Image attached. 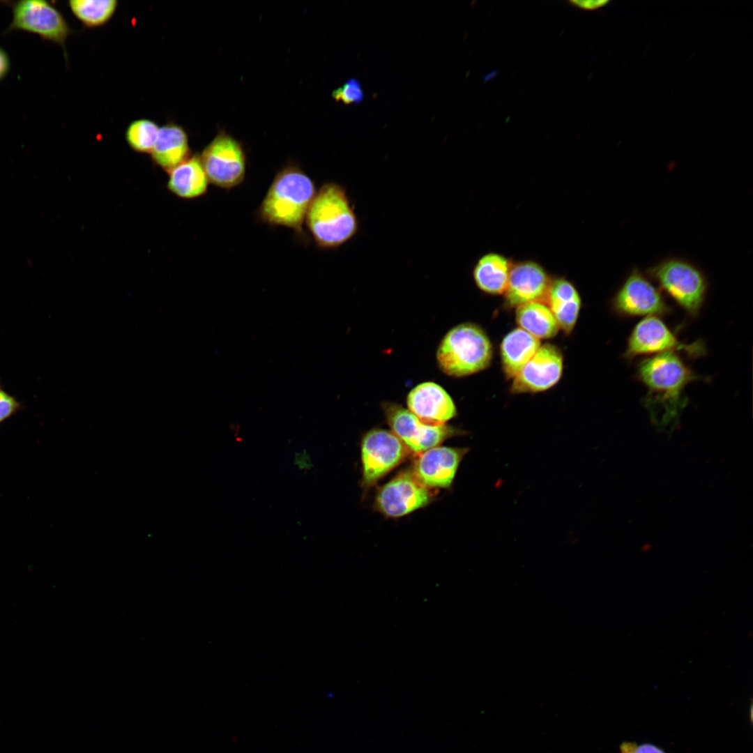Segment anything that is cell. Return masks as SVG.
Listing matches in <instances>:
<instances>
[{
    "label": "cell",
    "mask_w": 753,
    "mask_h": 753,
    "mask_svg": "<svg viewBox=\"0 0 753 753\" xmlns=\"http://www.w3.org/2000/svg\"><path fill=\"white\" fill-rule=\"evenodd\" d=\"M637 375L647 389L643 404L653 424L658 429L668 431L674 429L687 404L686 386L703 379L672 351L642 359L637 365Z\"/></svg>",
    "instance_id": "obj_1"
},
{
    "label": "cell",
    "mask_w": 753,
    "mask_h": 753,
    "mask_svg": "<svg viewBox=\"0 0 753 753\" xmlns=\"http://www.w3.org/2000/svg\"><path fill=\"white\" fill-rule=\"evenodd\" d=\"M316 192L314 181L299 167L289 165L275 176L259 208V218L301 233Z\"/></svg>",
    "instance_id": "obj_2"
},
{
    "label": "cell",
    "mask_w": 753,
    "mask_h": 753,
    "mask_svg": "<svg viewBox=\"0 0 753 753\" xmlns=\"http://www.w3.org/2000/svg\"><path fill=\"white\" fill-rule=\"evenodd\" d=\"M305 221L317 245L323 249L344 245L359 227L347 190L334 182L324 183L316 192Z\"/></svg>",
    "instance_id": "obj_3"
},
{
    "label": "cell",
    "mask_w": 753,
    "mask_h": 753,
    "mask_svg": "<svg viewBox=\"0 0 753 753\" xmlns=\"http://www.w3.org/2000/svg\"><path fill=\"white\" fill-rule=\"evenodd\" d=\"M492 358L489 339L479 326L458 324L442 338L436 358L440 370L453 377L469 376L487 368Z\"/></svg>",
    "instance_id": "obj_4"
},
{
    "label": "cell",
    "mask_w": 753,
    "mask_h": 753,
    "mask_svg": "<svg viewBox=\"0 0 753 753\" xmlns=\"http://www.w3.org/2000/svg\"><path fill=\"white\" fill-rule=\"evenodd\" d=\"M651 276L690 316L696 317L704 301L707 281L692 264L678 259L664 261L651 268Z\"/></svg>",
    "instance_id": "obj_5"
},
{
    "label": "cell",
    "mask_w": 753,
    "mask_h": 753,
    "mask_svg": "<svg viewBox=\"0 0 753 753\" xmlns=\"http://www.w3.org/2000/svg\"><path fill=\"white\" fill-rule=\"evenodd\" d=\"M682 351L690 357L703 356L706 347L703 342L692 344L681 342L675 333L657 316H648L632 329L627 342L625 358L637 356Z\"/></svg>",
    "instance_id": "obj_6"
},
{
    "label": "cell",
    "mask_w": 753,
    "mask_h": 753,
    "mask_svg": "<svg viewBox=\"0 0 753 753\" xmlns=\"http://www.w3.org/2000/svg\"><path fill=\"white\" fill-rule=\"evenodd\" d=\"M382 408L386 421L393 432L416 455L444 440L462 432L447 425H428L423 423L411 411L400 404L383 403Z\"/></svg>",
    "instance_id": "obj_7"
},
{
    "label": "cell",
    "mask_w": 753,
    "mask_h": 753,
    "mask_svg": "<svg viewBox=\"0 0 753 753\" xmlns=\"http://www.w3.org/2000/svg\"><path fill=\"white\" fill-rule=\"evenodd\" d=\"M209 182L222 188L241 184L245 176V155L240 144L220 133L203 150L199 156Z\"/></svg>",
    "instance_id": "obj_8"
},
{
    "label": "cell",
    "mask_w": 753,
    "mask_h": 753,
    "mask_svg": "<svg viewBox=\"0 0 753 753\" xmlns=\"http://www.w3.org/2000/svg\"><path fill=\"white\" fill-rule=\"evenodd\" d=\"M411 452L391 431L373 429L361 443L363 483L370 487L398 466Z\"/></svg>",
    "instance_id": "obj_9"
},
{
    "label": "cell",
    "mask_w": 753,
    "mask_h": 753,
    "mask_svg": "<svg viewBox=\"0 0 753 753\" xmlns=\"http://www.w3.org/2000/svg\"><path fill=\"white\" fill-rule=\"evenodd\" d=\"M13 20L8 31L21 30L64 46L70 27L62 14L42 0H22L11 5Z\"/></svg>",
    "instance_id": "obj_10"
},
{
    "label": "cell",
    "mask_w": 753,
    "mask_h": 753,
    "mask_svg": "<svg viewBox=\"0 0 753 753\" xmlns=\"http://www.w3.org/2000/svg\"><path fill=\"white\" fill-rule=\"evenodd\" d=\"M434 496L432 489L423 485L411 471H406L379 489L375 507L385 516L397 518L426 506Z\"/></svg>",
    "instance_id": "obj_11"
},
{
    "label": "cell",
    "mask_w": 753,
    "mask_h": 753,
    "mask_svg": "<svg viewBox=\"0 0 753 753\" xmlns=\"http://www.w3.org/2000/svg\"><path fill=\"white\" fill-rule=\"evenodd\" d=\"M613 307L623 316H658L669 312L660 291L635 270L626 278L613 299Z\"/></svg>",
    "instance_id": "obj_12"
},
{
    "label": "cell",
    "mask_w": 753,
    "mask_h": 753,
    "mask_svg": "<svg viewBox=\"0 0 753 753\" xmlns=\"http://www.w3.org/2000/svg\"><path fill=\"white\" fill-rule=\"evenodd\" d=\"M563 356L557 347L545 344L513 378V393H537L549 389L560 379Z\"/></svg>",
    "instance_id": "obj_13"
},
{
    "label": "cell",
    "mask_w": 753,
    "mask_h": 753,
    "mask_svg": "<svg viewBox=\"0 0 753 753\" xmlns=\"http://www.w3.org/2000/svg\"><path fill=\"white\" fill-rule=\"evenodd\" d=\"M468 448L436 446L418 455L412 473L429 489L448 488L455 477L459 464Z\"/></svg>",
    "instance_id": "obj_14"
},
{
    "label": "cell",
    "mask_w": 753,
    "mask_h": 753,
    "mask_svg": "<svg viewBox=\"0 0 753 753\" xmlns=\"http://www.w3.org/2000/svg\"><path fill=\"white\" fill-rule=\"evenodd\" d=\"M408 410L423 423L436 426L446 425L457 415L455 402L448 393L433 381L416 386L406 397Z\"/></svg>",
    "instance_id": "obj_15"
},
{
    "label": "cell",
    "mask_w": 753,
    "mask_h": 753,
    "mask_svg": "<svg viewBox=\"0 0 753 753\" xmlns=\"http://www.w3.org/2000/svg\"><path fill=\"white\" fill-rule=\"evenodd\" d=\"M552 281L538 264L519 262L511 266L507 288L504 293L510 307L524 303L547 301Z\"/></svg>",
    "instance_id": "obj_16"
},
{
    "label": "cell",
    "mask_w": 753,
    "mask_h": 753,
    "mask_svg": "<svg viewBox=\"0 0 753 753\" xmlns=\"http://www.w3.org/2000/svg\"><path fill=\"white\" fill-rule=\"evenodd\" d=\"M190 149L185 131L174 123L160 128L158 138L151 152L153 160L169 172L189 158Z\"/></svg>",
    "instance_id": "obj_17"
},
{
    "label": "cell",
    "mask_w": 753,
    "mask_h": 753,
    "mask_svg": "<svg viewBox=\"0 0 753 753\" xmlns=\"http://www.w3.org/2000/svg\"><path fill=\"white\" fill-rule=\"evenodd\" d=\"M168 173L167 188L181 198H196L207 191L209 181L199 156L187 158Z\"/></svg>",
    "instance_id": "obj_18"
},
{
    "label": "cell",
    "mask_w": 753,
    "mask_h": 753,
    "mask_svg": "<svg viewBox=\"0 0 753 753\" xmlns=\"http://www.w3.org/2000/svg\"><path fill=\"white\" fill-rule=\"evenodd\" d=\"M547 301L559 328L570 333L581 308V298L574 285L563 278L552 282Z\"/></svg>",
    "instance_id": "obj_19"
},
{
    "label": "cell",
    "mask_w": 753,
    "mask_h": 753,
    "mask_svg": "<svg viewBox=\"0 0 753 753\" xmlns=\"http://www.w3.org/2000/svg\"><path fill=\"white\" fill-rule=\"evenodd\" d=\"M540 346L539 339L520 328L510 331L501 345L502 365L506 376L513 379Z\"/></svg>",
    "instance_id": "obj_20"
},
{
    "label": "cell",
    "mask_w": 753,
    "mask_h": 753,
    "mask_svg": "<svg viewBox=\"0 0 753 753\" xmlns=\"http://www.w3.org/2000/svg\"><path fill=\"white\" fill-rule=\"evenodd\" d=\"M511 264L504 256L489 252L476 264L473 280L477 287L489 294H504L507 288Z\"/></svg>",
    "instance_id": "obj_21"
},
{
    "label": "cell",
    "mask_w": 753,
    "mask_h": 753,
    "mask_svg": "<svg viewBox=\"0 0 753 753\" xmlns=\"http://www.w3.org/2000/svg\"><path fill=\"white\" fill-rule=\"evenodd\" d=\"M516 320L520 328L539 340L555 336L559 329L552 311L544 302H530L517 306Z\"/></svg>",
    "instance_id": "obj_22"
},
{
    "label": "cell",
    "mask_w": 753,
    "mask_h": 753,
    "mask_svg": "<svg viewBox=\"0 0 753 753\" xmlns=\"http://www.w3.org/2000/svg\"><path fill=\"white\" fill-rule=\"evenodd\" d=\"M73 15L86 26L96 27L105 24L114 14L118 6L116 0H71L68 3Z\"/></svg>",
    "instance_id": "obj_23"
},
{
    "label": "cell",
    "mask_w": 753,
    "mask_h": 753,
    "mask_svg": "<svg viewBox=\"0 0 753 753\" xmlns=\"http://www.w3.org/2000/svg\"><path fill=\"white\" fill-rule=\"evenodd\" d=\"M160 128L153 121L146 119L135 120L128 127L126 139L128 145L139 153L151 152L158 138Z\"/></svg>",
    "instance_id": "obj_24"
},
{
    "label": "cell",
    "mask_w": 753,
    "mask_h": 753,
    "mask_svg": "<svg viewBox=\"0 0 753 753\" xmlns=\"http://www.w3.org/2000/svg\"><path fill=\"white\" fill-rule=\"evenodd\" d=\"M332 95L335 100L347 105L358 103L364 98L360 83L354 78L349 79L342 86L334 90Z\"/></svg>",
    "instance_id": "obj_25"
},
{
    "label": "cell",
    "mask_w": 753,
    "mask_h": 753,
    "mask_svg": "<svg viewBox=\"0 0 753 753\" xmlns=\"http://www.w3.org/2000/svg\"><path fill=\"white\" fill-rule=\"evenodd\" d=\"M621 753H664L657 747L644 744L637 745L633 743H624L621 746Z\"/></svg>",
    "instance_id": "obj_26"
},
{
    "label": "cell",
    "mask_w": 753,
    "mask_h": 753,
    "mask_svg": "<svg viewBox=\"0 0 753 753\" xmlns=\"http://www.w3.org/2000/svg\"><path fill=\"white\" fill-rule=\"evenodd\" d=\"M16 401L10 395L0 390V422L8 417L17 408Z\"/></svg>",
    "instance_id": "obj_27"
},
{
    "label": "cell",
    "mask_w": 753,
    "mask_h": 753,
    "mask_svg": "<svg viewBox=\"0 0 753 753\" xmlns=\"http://www.w3.org/2000/svg\"><path fill=\"white\" fill-rule=\"evenodd\" d=\"M570 4L577 7L581 9L587 10H595L602 7H604L610 3L607 0H598V1H570Z\"/></svg>",
    "instance_id": "obj_28"
},
{
    "label": "cell",
    "mask_w": 753,
    "mask_h": 753,
    "mask_svg": "<svg viewBox=\"0 0 753 753\" xmlns=\"http://www.w3.org/2000/svg\"><path fill=\"white\" fill-rule=\"evenodd\" d=\"M10 68V61L6 52L0 47V80L5 77Z\"/></svg>",
    "instance_id": "obj_29"
},
{
    "label": "cell",
    "mask_w": 753,
    "mask_h": 753,
    "mask_svg": "<svg viewBox=\"0 0 753 753\" xmlns=\"http://www.w3.org/2000/svg\"><path fill=\"white\" fill-rule=\"evenodd\" d=\"M296 464L301 469H306L311 466L309 456L305 452L297 455L296 457Z\"/></svg>",
    "instance_id": "obj_30"
}]
</instances>
